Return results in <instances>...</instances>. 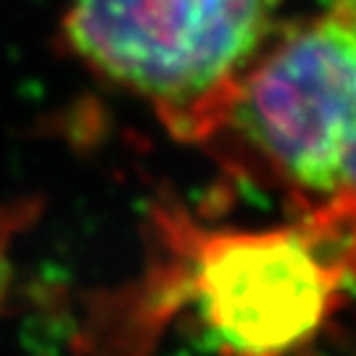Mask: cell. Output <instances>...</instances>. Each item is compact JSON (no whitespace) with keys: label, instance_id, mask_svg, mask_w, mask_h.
Returning <instances> with one entry per match:
<instances>
[{"label":"cell","instance_id":"cell-1","mask_svg":"<svg viewBox=\"0 0 356 356\" xmlns=\"http://www.w3.org/2000/svg\"><path fill=\"white\" fill-rule=\"evenodd\" d=\"M277 0H72L64 35L98 74L153 103L182 140L214 138Z\"/></svg>","mask_w":356,"mask_h":356},{"label":"cell","instance_id":"cell-2","mask_svg":"<svg viewBox=\"0 0 356 356\" xmlns=\"http://www.w3.org/2000/svg\"><path fill=\"white\" fill-rule=\"evenodd\" d=\"M351 282L343 245L306 222L198 235L185 269L193 309L227 356H288L306 346Z\"/></svg>","mask_w":356,"mask_h":356},{"label":"cell","instance_id":"cell-3","mask_svg":"<svg viewBox=\"0 0 356 356\" xmlns=\"http://www.w3.org/2000/svg\"><path fill=\"white\" fill-rule=\"evenodd\" d=\"M225 127L291 188L304 216L330 204L341 156L356 135V45L341 16L327 8L251 61L232 85Z\"/></svg>","mask_w":356,"mask_h":356},{"label":"cell","instance_id":"cell-4","mask_svg":"<svg viewBox=\"0 0 356 356\" xmlns=\"http://www.w3.org/2000/svg\"><path fill=\"white\" fill-rule=\"evenodd\" d=\"M330 11L341 16V22H343L346 29L351 32L354 45H356V0H332Z\"/></svg>","mask_w":356,"mask_h":356}]
</instances>
